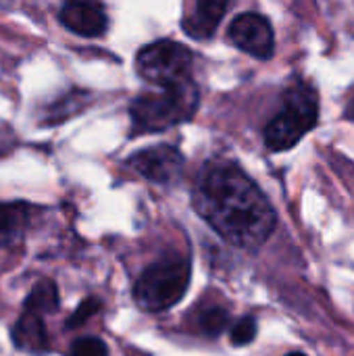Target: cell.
<instances>
[{
  "label": "cell",
  "mask_w": 354,
  "mask_h": 356,
  "mask_svg": "<svg viewBox=\"0 0 354 356\" xmlns=\"http://www.w3.org/2000/svg\"><path fill=\"white\" fill-rule=\"evenodd\" d=\"M196 213L232 246L261 248L277 225L275 209L263 190L232 161H207L192 186Z\"/></svg>",
  "instance_id": "cell-1"
},
{
  "label": "cell",
  "mask_w": 354,
  "mask_h": 356,
  "mask_svg": "<svg viewBox=\"0 0 354 356\" xmlns=\"http://www.w3.org/2000/svg\"><path fill=\"white\" fill-rule=\"evenodd\" d=\"M200 104V90L194 79L161 86L154 92L140 94L129 104L131 134H159L175 125L188 123Z\"/></svg>",
  "instance_id": "cell-2"
},
{
  "label": "cell",
  "mask_w": 354,
  "mask_h": 356,
  "mask_svg": "<svg viewBox=\"0 0 354 356\" xmlns=\"http://www.w3.org/2000/svg\"><path fill=\"white\" fill-rule=\"evenodd\" d=\"M319 121V96L307 81H296L284 94V104L265 127V146L271 152L294 148Z\"/></svg>",
  "instance_id": "cell-3"
},
{
  "label": "cell",
  "mask_w": 354,
  "mask_h": 356,
  "mask_svg": "<svg viewBox=\"0 0 354 356\" xmlns=\"http://www.w3.org/2000/svg\"><path fill=\"white\" fill-rule=\"evenodd\" d=\"M192 267L184 257H165L142 271L134 286V300L146 313H161L175 307L188 286Z\"/></svg>",
  "instance_id": "cell-4"
},
{
  "label": "cell",
  "mask_w": 354,
  "mask_h": 356,
  "mask_svg": "<svg viewBox=\"0 0 354 356\" xmlns=\"http://www.w3.org/2000/svg\"><path fill=\"white\" fill-rule=\"evenodd\" d=\"M192 50L175 40H156L136 54L138 75L156 88L192 79Z\"/></svg>",
  "instance_id": "cell-5"
},
{
  "label": "cell",
  "mask_w": 354,
  "mask_h": 356,
  "mask_svg": "<svg viewBox=\"0 0 354 356\" xmlns=\"http://www.w3.org/2000/svg\"><path fill=\"white\" fill-rule=\"evenodd\" d=\"M127 163L144 179H148L152 184H161V186H171V184L179 181V177L184 173L186 159L175 146L159 144V146L144 148V150L136 152L134 156H129Z\"/></svg>",
  "instance_id": "cell-6"
},
{
  "label": "cell",
  "mask_w": 354,
  "mask_h": 356,
  "mask_svg": "<svg viewBox=\"0 0 354 356\" xmlns=\"http://www.w3.org/2000/svg\"><path fill=\"white\" fill-rule=\"evenodd\" d=\"M230 40L246 54L267 60L273 56L275 35L267 17L259 13H242L230 25Z\"/></svg>",
  "instance_id": "cell-7"
},
{
  "label": "cell",
  "mask_w": 354,
  "mask_h": 356,
  "mask_svg": "<svg viewBox=\"0 0 354 356\" xmlns=\"http://www.w3.org/2000/svg\"><path fill=\"white\" fill-rule=\"evenodd\" d=\"M58 19L69 31L83 38H98L108 27L106 13L96 0H65Z\"/></svg>",
  "instance_id": "cell-8"
},
{
  "label": "cell",
  "mask_w": 354,
  "mask_h": 356,
  "mask_svg": "<svg viewBox=\"0 0 354 356\" xmlns=\"http://www.w3.org/2000/svg\"><path fill=\"white\" fill-rule=\"evenodd\" d=\"M227 6L230 0H196L194 13L188 19H184L182 27L194 40H209L215 35Z\"/></svg>",
  "instance_id": "cell-9"
},
{
  "label": "cell",
  "mask_w": 354,
  "mask_h": 356,
  "mask_svg": "<svg viewBox=\"0 0 354 356\" xmlns=\"http://www.w3.org/2000/svg\"><path fill=\"white\" fill-rule=\"evenodd\" d=\"M10 338L19 350H25L29 355H44L48 350V334L42 315L23 311L19 321L15 323Z\"/></svg>",
  "instance_id": "cell-10"
},
{
  "label": "cell",
  "mask_w": 354,
  "mask_h": 356,
  "mask_svg": "<svg viewBox=\"0 0 354 356\" xmlns=\"http://www.w3.org/2000/svg\"><path fill=\"white\" fill-rule=\"evenodd\" d=\"M29 225V207L23 202H0V246L15 244Z\"/></svg>",
  "instance_id": "cell-11"
},
{
  "label": "cell",
  "mask_w": 354,
  "mask_h": 356,
  "mask_svg": "<svg viewBox=\"0 0 354 356\" xmlns=\"http://www.w3.org/2000/svg\"><path fill=\"white\" fill-rule=\"evenodd\" d=\"M23 309L31 311V313H38V315L54 313L58 309V292H56L54 282L52 280H40L31 288Z\"/></svg>",
  "instance_id": "cell-12"
},
{
  "label": "cell",
  "mask_w": 354,
  "mask_h": 356,
  "mask_svg": "<svg viewBox=\"0 0 354 356\" xmlns=\"http://www.w3.org/2000/svg\"><path fill=\"white\" fill-rule=\"evenodd\" d=\"M227 325H230V315L221 307H211L200 315V330L209 338L221 336L227 330Z\"/></svg>",
  "instance_id": "cell-13"
},
{
  "label": "cell",
  "mask_w": 354,
  "mask_h": 356,
  "mask_svg": "<svg viewBox=\"0 0 354 356\" xmlns=\"http://www.w3.org/2000/svg\"><path fill=\"white\" fill-rule=\"evenodd\" d=\"M69 356H108V348L100 338L88 336V338H79L71 344Z\"/></svg>",
  "instance_id": "cell-14"
},
{
  "label": "cell",
  "mask_w": 354,
  "mask_h": 356,
  "mask_svg": "<svg viewBox=\"0 0 354 356\" xmlns=\"http://www.w3.org/2000/svg\"><path fill=\"white\" fill-rule=\"evenodd\" d=\"M232 344L234 346H246L257 338V321L252 317H242L232 327Z\"/></svg>",
  "instance_id": "cell-15"
},
{
  "label": "cell",
  "mask_w": 354,
  "mask_h": 356,
  "mask_svg": "<svg viewBox=\"0 0 354 356\" xmlns=\"http://www.w3.org/2000/svg\"><path fill=\"white\" fill-rule=\"evenodd\" d=\"M98 309H100V300H98V298H86V300L77 307V311L67 319V327H79L83 321H88L92 315H96Z\"/></svg>",
  "instance_id": "cell-16"
},
{
  "label": "cell",
  "mask_w": 354,
  "mask_h": 356,
  "mask_svg": "<svg viewBox=\"0 0 354 356\" xmlns=\"http://www.w3.org/2000/svg\"><path fill=\"white\" fill-rule=\"evenodd\" d=\"M346 117H348V119H353V121H354V100H353V102H351L348 111H346Z\"/></svg>",
  "instance_id": "cell-17"
},
{
  "label": "cell",
  "mask_w": 354,
  "mask_h": 356,
  "mask_svg": "<svg viewBox=\"0 0 354 356\" xmlns=\"http://www.w3.org/2000/svg\"><path fill=\"white\" fill-rule=\"evenodd\" d=\"M286 356H307V355H303V353H290V355H286Z\"/></svg>",
  "instance_id": "cell-18"
}]
</instances>
